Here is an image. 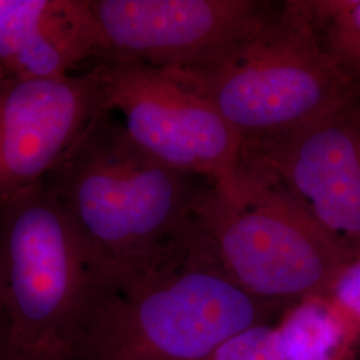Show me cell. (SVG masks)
<instances>
[{"instance_id": "6da1fadb", "label": "cell", "mask_w": 360, "mask_h": 360, "mask_svg": "<svg viewBox=\"0 0 360 360\" xmlns=\"http://www.w3.org/2000/svg\"><path fill=\"white\" fill-rule=\"evenodd\" d=\"M77 232L95 290H116L184 240L212 180L168 167L102 111L46 178Z\"/></svg>"}, {"instance_id": "7a4b0ae2", "label": "cell", "mask_w": 360, "mask_h": 360, "mask_svg": "<svg viewBox=\"0 0 360 360\" xmlns=\"http://www.w3.org/2000/svg\"><path fill=\"white\" fill-rule=\"evenodd\" d=\"M284 309L232 281L196 217L154 270L117 290L94 288L70 360H198Z\"/></svg>"}, {"instance_id": "3957f363", "label": "cell", "mask_w": 360, "mask_h": 360, "mask_svg": "<svg viewBox=\"0 0 360 360\" xmlns=\"http://www.w3.org/2000/svg\"><path fill=\"white\" fill-rule=\"evenodd\" d=\"M175 72L245 146L281 138L360 101L359 89L323 50L307 0L278 3L255 32L217 62Z\"/></svg>"}, {"instance_id": "277c9868", "label": "cell", "mask_w": 360, "mask_h": 360, "mask_svg": "<svg viewBox=\"0 0 360 360\" xmlns=\"http://www.w3.org/2000/svg\"><path fill=\"white\" fill-rule=\"evenodd\" d=\"M196 217L232 281L283 307L327 295L355 257L269 172L243 158L231 178L210 181Z\"/></svg>"}, {"instance_id": "5b68a950", "label": "cell", "mask_w": 360, "mask_h": 360, "mask_svg": "<svg viewBox=\"0 0 360 360\" xmlns=\"http://www.w3.org/2000/svg\"><path fill=\"white\" fill-rule=\"evenodd\" d=\"M92 291L83 245L46 179L0 202V294L13 347L70 360Z\"/></svg>"}, {"instance_id": "8992f818", "label": "cell", "mask_w": 360, "mask_h": 360, "mask_svg": "<svg viewBox=\"0 0 360 360\" xmlns=\"http://www.w3.org/2000/svg\"><path fill=\"white\" fill-rule=\"evenodd\" d=\"M91 68L104 110L115 114L144 153L168 167L212 181L236 172L245 143L175 71L116 59Z\"/></svg>"}, {"instance_id": "52a82bcc", "label": "cell", "mask_w": 360, "mask_h": 360, "mask_svg": "<svg viewBox=\"0 0 360 360\" xmlns=\"http://www.w3.org/2000/svg\"><path fill=\"white\" fill-rule=\"evenodd\" d=\"M102 60L172 71L217 62L262 26L276 7L263 0H90Z\"/></svg>"}, {"instance_id": "ba28073f", "label": "cell", "mask_w": 360, "mask_h": 360, "mask_svg": "<svg viewBox=\"0 0 360 360\" xmlns=\"http://www.w3.org/2000/svg\"><path fill=\"white\" fill-rule=\"evenodd\" d=\"M355 105L267 142L243 159L269 172L315 220L360 254V124Z\"/></svg>"}, {"instance_id": "9c48e42d", "label": "cell", "mask_w": 360, "mask_h": 360, "mask_svg": "<svg viewBox=\"0 0 360 360\" xmlns=\"http://www.w3.org/2000/svg\"><path fill=\"white\" fill-rule=\"evenodd\" d=\"M104 111L92 68L50 79H0V202L46 179Z\"/></svg>"}, {"instance_id": "30bf717a", "label": "cell", "mask_w": 360, "mask_h": 360, "mask_svg": "<svg viewBox=\"0 0 360 360\" xmlns=\"http://www.w3.org/2000/svg\"><path fill=\"white\" fill-rule=\"evenodd\" d=\"M102 58L90 0H0V79L67 77Z\"/></svg>"}, {"instance_id": "8fae6325", "label": "cell", "mask_w": 360, "mask_h": 360, "mask_svg": "<svg viewBox=\"0 0 360 360\" xmlns=\"http://www.w3.org/2000/svg\"><path fill=\"white\" fill-rule=\"evenodd\" d=\"M275 326L283 360H349L360 340L326 295L287 306Z\"/></svg>"}, {"instance_id": "7c38bea8", "label": "cell", "mask_w": 360, "mask_h": 360, "mask_svg": "<svg viewBox=\"0 0 360 360\" xmlns=\"http://www.w3.org/2000/svg\"><path fill=\"white\" fill-rule=\"evenodd\" d=\"M323 50L360 90V0H307Z\"/></svg>"}, {"instance_id": "4fadbf2b", "label": "cell", "mask_w": 360, "mask_h": 360, "mask_svg": "<svg viewBox=\"0 0 360 360\" xmlns=\"http://www.w3.org/2000/svg\"><path fill=\"white\" fill-rule=\"evenodd\" d=\"M198 360H283L275 327L254 326L233 335Z\"/></svg>"}, {"instance_id": "5bb4252c", "label": "cell", "mask_w": 360, "mask_h": 360, "mask_svg": "<svg viewBox=\"0 0 360 360\" xmlns=\"http://www.w3.org/2000/svg\"><path fill=\"white\" fill-rule=\"evenodd\" d=\"M326 296L360 340V254H356L340 270Z\"/></svg>"}, {"instance_id": "9a60e30c", "label": "cell", "mask_w": 360, "mask_h": 360, "mask_svg": "<svg viewBox=\"0 0 360 360\" xmlns=\"http://www.w3.org/2000/svg\"><path fill=\"white\" fill-rule=\"evenodd\" d=\"M11 345L10 338V321L0 294V354Z\"/></svg>"}, {"instance_id": "2e32d148", "label": "cell", "mask_w": 360, "mask_h": 360, "mask_svg": "<svg viewBox=\"0 0 360 360\" xmlns=\"http://www.w3.org/2000/svg\"><path fill=\"white\" fill-rule=\"evenodd\" d=\"M0 360H40L39 358L32 356L31 354H28L23 349L13 347V345H10L6 348L1 354H0Z\"/></svg>"}, {"instance_id": "e0dca14e", "label": "cell", "mask_w": 360, "mask_h": 360, "mask_svg": "<svg viewBox=\"0 0 360 360\" xmlns=\"http://www.w3.org/2000/svg\"><path fill=\"white\" fill-rule=\"evenodd\" d=\"M355 112H356V116H358V120H359L360 124V101L356 103V105H355Z\"/></svg>"}]
</instances>
